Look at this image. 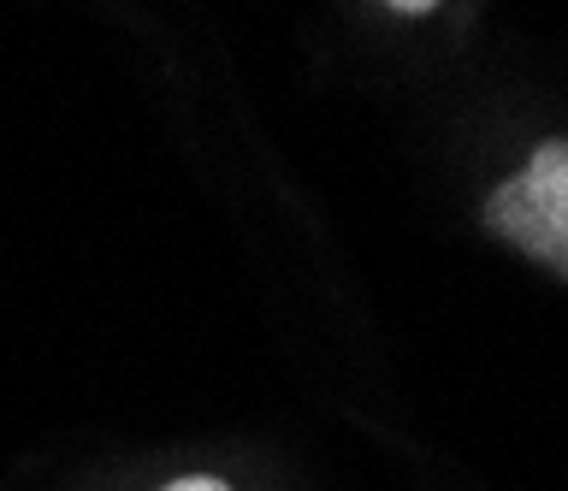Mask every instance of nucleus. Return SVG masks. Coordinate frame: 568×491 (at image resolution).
<instances>
[{"label":"nucleus","mask_w":568,"mask_h":491,"mask_svg":"<svg viewBox=\"0 0 568 491\" xmlns=\"http://www.w3.org/2000/svg\"><path fill=\"white\" fill-rule=\"evenodd\" d=\"M166 491H231L225 480H207V473H190V480H172Z\"/></svg>","instance_id":"2"},{"label":"nucleus","mask_w":568,"mask_h":491,"mask_svg":"<svg viewBox=\"0 0 568 491\" xmlns=\"http://www.w3.org/2000/svg\"><path fill=\"white\" fill-rule=\"evenodd\" d=\"M486 232H497L521 255L545 260L550 273L568 278V136L539 143L515 178L491 190Z\"/></svg>","instance_id":"1"},{"label":"nucleus","mask_w":568,"mask_h":491,"mask_svg":"<svg viewBox=\"0 0 568 491\" xmlns=\"http://www.w3.org/2000/svg\"><path fill=\"white\" fill-rule=\"evenodd\" d=\"M385 7H397V12H433L438 0H385Z\"/></svg>","instance_id":"3"}]
</instances>
